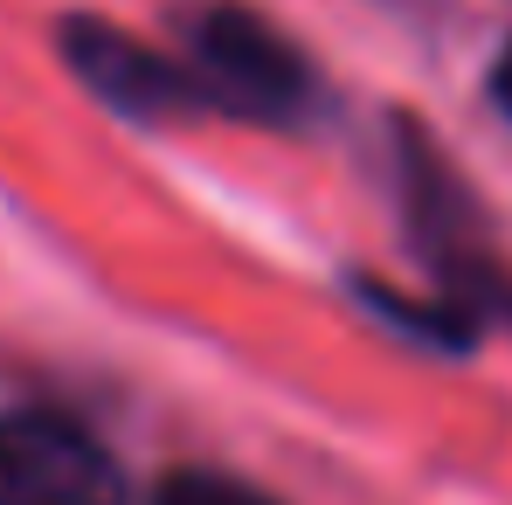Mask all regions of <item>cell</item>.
I'll return each mask as SVG.
<instances>
[{"label": "cell", "instance_id": "obj_1", "mask_svg": "<svg viewBox=\"0 0 512 505\" xmlns=\"http://www.w3.org/2000/svg\"><path fill=\"white\" fill-rule=\"evenodd\" d=\"M194 84L201 104H229L243 118H298L312 104L305 56L250 7L194 14Z\"/></svg>", "mask_w": 512, "mask_h": 505}, {"label": "cell", "instance_id": "obj_2", "mask_svg": "<svg viewBox=\"0 0 512 505\" xmlns=\"http://www.w3.org/2000/svg\"><path fill=\"white\" fill-rule=\"evenodd\" d=\"M0 505H125L118 457L63 416H0Z\"/></svg>", "mask_w": 512, "mask_h": 505}, {"label": "cell", "instance_id": "obj_3", "mask_svg": "<svg viewBox=\"0 0 512 505\" xmlns=\"http://www.w3.org/2000/svg\"><path fill=\"white\" fill-rule=\"evenodd\" d=\"M63 49H70V63H77V77H84L97 97H111L118 111H180V104H201V84H194V70H180L167 56H153L146 42H132V35H118V28H97V21H70L63 28Z\"/></svg>", "mask_w": 512, "mask_h": 505}, {"label": "cell", "instance_id": "obj_4", "mask_svg": "<svg viewBox=\"0 0 512 505\" xmlns=\"http://www.w3.org/2000/svg\"><path fill=\"white\" fill-rule=\"evenodd\" d=\"M160 505H277V499H263L256 485L222 478V471H180L160 485Z\"/></svg>", "mask_w": 512, "mask_h": 505}, {"label": "cell", "instance_id": "obj_5", "mask_svg": "<svg viewBox=\"0 0 512 505\" xmlns=\"http://www.w3.org/2000/svg\"><path fill=\"white\" fill-rule=\"evenodd\" d=\"M492 97L506 104V118H512V49H506V56H499V77H492Z\"/></svg>", "mask_w": 512, "mask_h": 505}]
</instances>
